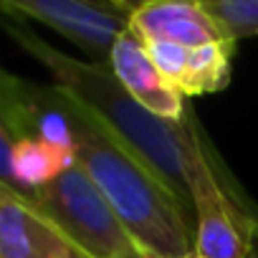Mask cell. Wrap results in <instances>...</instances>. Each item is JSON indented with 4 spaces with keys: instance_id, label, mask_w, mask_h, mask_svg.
Returning <instances> with one entry per match:
<instances>
[{
    "instance_id": "1",
    "label": "cell",
    "mask_w": 258,
    "mask_h": 258,
    "mask_svg": "<svg viewBox=\"0 0 258 258\" xmlns=\"http://www.w3.org/2000/svg\"><path fill=\"white\" fill-rule=\"evenodd\" d=\"M3 31L51 74L58 91L76 99L129 155L137 157L175 195L195 233V210L182 157L190 124L195 121L192 109L182 121H167L145 109L121 86L109 66L76 61L61 53L51 43L41 41L21 18L3 16Z\"/></svg>"
},
{
    "instance_id": "2",
    "label": "cell",
    "mask_w": 258,
    "mask_h": 258,
    "mask_svg": "<svg viewBox=\"0 0 258 258\" xmlns=\"http://www.w3.org/2000/svg\"><path fill=\"white\" fill-rule=\"evenodd\" d=\"M63 94V91H61ZM76 165L91 177L126 233L145 253L160 258H192L195 233L175 195L69 94Z\"/></svg>"
},
{
    "instance_id": "3",
    "label": "cell",
    "mask_w": 258,
    "mask_h": 258,
    "mask_svg": "<svg viewBox=\"0 0 258 258\" xmlns=\"http://www.w3.org/2000/svg\"><path fill=\"white\" fill-rule=\"evenodd\" d=\"M23 198L89 258H145L137 240L79 165Z\"/></svg>"
},
{
    "instance_id": "4",
    "label": "cell",
    "mask_w": 258,
    "mask_h": 258,
    "mask_svg": "<svg viewBox=\"0 0 258 258\" xmlns=\"http://www.w3.org/2000/svg\"><path fill=\"white\" fill-rule=\"evenodd\" d=\"M0 13L21 21H38L74 46L91 63L109 66L119 36L132 26L135 3L126 0H0Z\"/></svg>"
},
{
    "instance_id": "5",
    "label": "cell",
    "mask_w": 258,
    "mask_h": 258,
    "mask_svg": "<svg viewBox=\"0 0 258 258\" xmlns=\"http://www.w3.org/2000/svg\"><path fill=\"white\" fill-rule=\"evenodd\" d=\"M0 258H89L21 192L0 182Z\"/></svg>"
},
{
    "instance_id": "6",
    "label": "cell",
    "mask_w": 258,
    "mask_h": 258,
    "mask_svg": "<svg viewBox=\"0 0 258 258\" xmlns=\"http://www.w3.org/2000/svg\"><path fill=\"white\" fill-rule=\"evenodd\" d=\"M109 69L121 81V86L152 114L167 121H182L187 116L190 111L187 99L172 84L162 79V74L157 71V66L152 63L147 53L145 38L132 26L119 36L111 51Z\"/></svg>"
},
{
    "instance_id": "7",
    "label": "cell",
    "mask_w": 258,
    "mask_h": 258,
    "mask_svg": "<svg viewBox=\"0 0 258 258\" xmlns=\"http://www.w3.org/2000/svg\"><path fill=\"white\" fill-rule=\"evenodd\" d=\"M132 28L145 41H170L185 48L228 41L200 0H142V3H135Z\"/></svg>"
},
{
    "instance_id": "8",
    "label": "cell",
    "mask_w": 258,
    "mask_h": 258,
    "mask_svg": "<svg viewBox=\"0 0 258 258\" xmlns=\"http://www.w3.org/2000/svg\"><path fill=\"white\" fill-rule=\"evenodd\" d=\"M0 147H3V172L0 182L13 187L21 195H31L48 182H53L63 170L76 165L71 152L46 145L36 137H18L0 129Z\"/></svg>"
},
{
    "instance_id": "9",
    "label": "cell",
    "mask_w": 258,
    "mask_h": 258,
    "mask_svg": "<svg viewBox=\"0 0 258 258\" xmlns=\"http://www.w3.org/2000/svg\"><path fill=\"white\" fill-rule=\"evenodd\" d=\"M233 41H215L200 48H190L187 74L180 86L185 99L213 94L228 86L230 81V58H233Z\"/></svg>"
},
{
    "instance_id": "10",
    "label": "cell",
    "mask_w": 258,
    "mask_h": 258,
    "mask_svg": "<svg viewBox=\"0 0 258 258\" xmlns=\"http://www.w3.org/2000/svg\"><path fill=\"white\" fill-rule=\"evenodd\" d=\"M228 41L258 36V0H200Z\"/></svg>"
},
{
    "instance_id": "11",
    "label": "cell",
    "mask_w": 258,
    "mask_h": 258,
    "mask_svg": "<svg viewBox=\"0 0 258 258\" xmlns=\"http://www.w3.org/2000/svg\"><path fill=\"white\" fill-rule=\"evenodd\" d=\"M145 46H147V53H150L152 63L162 74V79L180 91V86L185 81V74H187L190 48L170 43V41H145Z\"/></svg>"
},
{
    "instance_id": "12",
    "label": "cell",
    "mask_w": 258,
    "mask_h": 258,
    "mask_svg": "<svg viewBox=\"0 0 258 258\" xmlns=\"http://www.w3.org/2000/svg\"><path fill=\"white\" fill-rule=\"evenodd\" d=\"M248 258H258V240H255V245H253V250H250V255Z\"/></svg>"
},
{
    "instance_id": "13",
    "label": "cell",
    "mask_w": 258,
    "mask_h": 258,
    "mask_svg": "<svg viewBox=\"0 0 258 258\" xmlns=\"http://www.w3.org/2000/svg\"><path fill=\"white\" fill-rule=\"evenodd\" d=\"M145 253V250H142ZM145 258H160V255H155V253H145ZM192 258H198V255H192Z\"/></svg>"
}]
</instances>
